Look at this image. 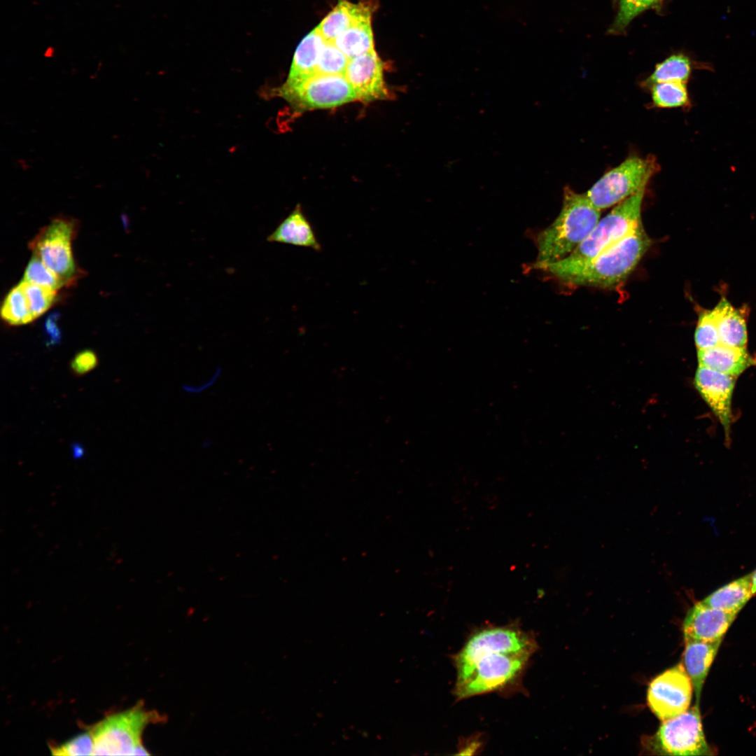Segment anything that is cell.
<instances>
[{
    "instance_id": "cell-28",
    "label": "cell",
    "mask_w": 756,
    "mask_h": 756,
    "mask_svg": "<svg viewBox=\"0 0 756 756\" xmlns=\"http://www.w3.org/2000/svg\"><path fill=\"white\" fill-rule=\"evenodd\" d=\"M34 319L44 314L55 301L57 290L21 281Z\"/></svg>"
},
{
    "instance_id": "cell-2",
    "label": "cell",
    "mask_w": 756,
    "mask_h": 756,
    "mask_svg": "<svg viewBox=\"0 0 756 756\" xmlns=\"http://www.w3.org/2000/svg\"><path fill=\"white\" fill-rule=\"evenodd\" d=\"M650 245L651 240L640 222L628 236L589 260L571 262L561 260L543 270L568 285L614 288L628 278Z\"/></svg>"
},
{
    "instance_id": "cell-6",
    "label": "cell",
    "mask_w": 756,
    "mask_h": 756,
    "mask_svg": "<svg viewBox=\"0 0 756 756\" xmlns=\"http://www.w3.org/2000/svg\"><path fill=\"white\" fill-rule=\"evenodd\" d=\"M658 169L659 165L653 156H629L605 173L585 194L601 211L646 187Z\"/></svg>"
},
{
    "instance_id": "cell-9",
    "label": "cell",
    "mask_w": 756,
    "mask_h": 756,
    "mask_svg": "<svg viewBox=\"0 0 756 756\" xmlns=\"http://www.w3.org/2000/svg\"><path fill=\"white\" fill-rule=\"evenodd\" d=\"M73 219L57 217L42 229L29 244L34 255L66 284L76 273L71 241L76 234Z\"/></svg>"
},
{
    "instance_id": "cell-18",
    "label": "cell",
    "mask_w": 756,
    "mask_h": 756,
    "mask_svg": "<svg viewBox=\"0 0 756 756\" xmlns=\"http://www.w3.org/2000/svg\"><path fill=\"white\" fill-rule=\"evenodd\" d=\"M699 365L737 377L752 363L746 348L734 347L722 344L697 351Z\"/></svg>"
},
{
    "instance_id": "cell-19",
    "label": "cell",
    "mask_w": 756,
    "mask_h": 756,
    "mask_svg": "<svg viewBox=\"0 0 756 756\" xmlns=\"http://www.w3.org/2000/svg\"><path fill=\"white\" fill-rule=\"evenodd\" d=\"M715 309L717 312L720 343L746 348L748 335L745 314L734 308L725 298H722Z\"/></svg>"
},
{
    "instance_id": "cell-27",
    "label": "cell",
    "mask_w": 756,
    "mask_h": 756,
    "mask_svg": "<svg viewBox=\"0 0 756 756\" xmlns=\"http://www.w3.org/2000/svg\"><path fill=\"white\" fill-rule=\"evenodd\" d=\"M22 280L57 291L67 284L35 255L29 260Z\"/></svg>"
},
{
    "instance_id": "cell-30",
    "label": "cell",
    "mask_w": 756,
    "mask_h": 756,
    "mask_svg": "<svg viewBox=\"0 0 756 756\" xmlns=\"http://www.w3.org/2000/svg\"><path fill=\"white\" fill-rule=\"evenodd\" d=\"M54 755H92L94 741L90 729L57 746H50Z\"/></svg>"
},
{
    "instance_id": "cell-8",
    "label": "cell",
    "mask_w": 756,
    "mask_h": 756,
    "mask_svg": "<svg viewBox=\"0 0 756 756\" xmlns=\"http://www.w3.org/2000/svg\"><path fill=\"white\" fill-rule=\"evenodd\" d=\"M278 94L295 109L330 108L357 100L344 75L316 74L294 87L281 85Z\"/></svg>"
},
{
    "instance_id": "cell-31",
    "label": "cell",
    "mask_w": 756,
    "mask_h": 756,
    "mask_svg": "<svg viewBox=\"0 0 756 756\" xmlns=\"http://www.w3.org/2000/svg\"><path fill=\"white\" fill-rule=\"evenodd\" d=\"M98 363L96 354L89 349L78 352L72 359L70 367L74 374L83 375L93 370Z\"/></svg>"
},
{
    "instance_id": "cell-21",
    "label": "cell",
    "mask_w": 756,
    "mask_h": 756,
    "mask_svg": "<svg viewBox=\"0 0 756 756\" xmlns=\"http://www.w3.org/2000/svg\"><path fill=\"white\" fill-rule=\"evenodd\" d=\"M333 42L349 59L374 51L371 21L360 22L349 27Z\"/></svg>"
},
{
    "instance_id": "cell-1",
    "label": "cell",
    "mask_w": 756,
    "mask_h": 756,
    "mask_svg": "<svg viewBox=\"0 0 756 756\" xmlns=\"http://www.w3.org/2000/svg\"><path fill=\"white\" fill-rule=\"evenodd\" d=\"M537 649L531 634L514 626L472 634L454 657V694L461 700L500 691L515 683Z\"/></svg>"
},
{
    "instance_id": "cell-24",
    "label": "cell",
    "mask_w": 756,
    "mask_h": 756,
    "mask_svg": "<svg viewBox=\"0 0 756 756\" xmlns=\"http://www.w3.org/2000/svg\"><path fill=\"white\" fill-rule=\"evenodd\" d=\"M650 88L652 103L656 107H688L690 104L686 83L662 82L653 84Z\"/></svg>"
},
{
    "instance_id": "cell-4",
    "label": "cell",
    "mask_w": 756,
    "mask_h": 756,
    "mask_svg": "<svg viewBox=\"0 0 756 756\" xmlns=\"http://www.w3.org/2000/svg\"><path fill=\"white\" fill-rule=\"evenodd\" d=\"M160 718L140 704L113 713L94 724L90 730L92 755H148L141 736L147 725Z\"/></svg>"
},
{
    "instance_id": "cell-25",
    "label": "cell",
    "mask_w": 756,
    "mask_h": 756,
    "mask_svg": "<svg viewBox=\"0 0 756 756\" xmlns=\"http://www.w3.org/2000/svg\"><path fill=\"white\" fill-rule=\"evenodd\" d=\"M349 59L334 42L325 41L319 54L316 74L344 75Z\"/></svg>"
},
{
    "instance_id": "cell-17",
    "label": "cell",
    "mask_w": 756,
    "mask_h": 756,
    "mask_svg": "<svg viewBox=\"0 0 756 756\" xmlns=\"http://www.w3.org/2000/svg\"><path fill=\"white\" fill-rule=\"evenodd\" d=\"M316 27L307 34L297 47L284 87H294L316 75L319 54L325 43Z\"/></svg>"
},
{
    "instance_id": "cell-3",
    "label": "cell",
    "mask_w": 756,
    "mask_h": 756,
    "mask_svg": "<svg viewBox=\"0 0 756 756\" xmlns=\"http://www.w3.org/2000/svg\"><path fill=\"white\" fill-rule=\"evenodd\" d=\"M600 216L601 211L585 193L565 187L558 216L537 236L538 255L533 267L543 270L568 257L590 234Z\"/></svg>"
},
{
    "instance_id": "cell-33",
    "label": "cell",
    "mask_w": 756,
    "mask_h": 756,
    "mask_svg": "<svg viewBox=\"0 0 756 756\" xmlns=\"http://www.w3.org/2000/svg\"><path fill=\"white\" fill-rule=\"evenodd\" d=\"M752 593L754 595L756 594V570L752 573Z\"/></svg>"
},
{
    "instance_id": "cell-26",
    "label": "cell",
    "mask_w": 756,
    "mask_h": 756,
    "mask_svg": "<svg viewBox=\"0 0 756 756\" xmlns=\"http://www.w3.org/2000/svg\"><path fill=\"white\" fill-rule=\"evenodd\" d=\"M717 320L715 308L699 314L694 332V342L698 350L709 349L720 344Z\"/></svg>"
},
{
    "instance_id": "cell-22",
    "label": "cell",
    "mask_w": 756,
    "mask_h": 756,
    "mask_svg": "<svg viewBox=\"0 0 756 756\" xmlns=\"http://www.w3.org/2000/svg\"><path fill=\"white\" fill-rule=\"evenodd\" d=\"M691 73V64L683 55H673L658 64L652 74L643 82L645 87L662 82L686 83Z\"/></svg>"
},
{
    "instance_id": "cell-12",
    "label": "cell",
    "mask_w": 756,
    "mask_h": 756,
    "mask_svg": "<svg viewBox=\"0 0 756 756\" xmlns=\"http://www.w3.org/2000/svg\"><path fill=\"white\" fill-rule=\"evenodd\" d=\"M344 76L360 101L382 100L389 96L382 62L375 50L350 59Z\"/></svg>"
},
{
    "instance_id": "cell-32",
    "label": "cell",
    "mask_w": 756,
    "mask_h": 756,
    "mask_svg": "<svg viewBox=\"0 0 756 756\" xmlns=\"http://www.w3.org/2000/svg\"><path fill=\"white\" fill-rule=\"evenodd\" d=\"M47 331L50 335V337H51V342H55L59 337V331L57 329L55 324L51 321L49 322V323H47Z\"/></svg>"
},
{
    "instance_id": "cell-14",
    "label": "cell",
    "mask_w": 756,
    "mask_h": 756,
    "mask_svg": "<svg viewBox=\"0 0 756 756\" xmlns=\"http://www.w3.org/2000/svg\"><path fill=\"white\" fill-rule=\"evenodd\" d=\"M375 7V4L370 0L358 4L340 0L316 28L326 41L333 42L349 27L360 22L371 21Z\"/></svg>"
},
{
    "instance_id": "cell-34",
    "label": "cell",
    "mask_w": 756,
    "mask_h": 756,
    "mask_svg": "<svg viewBox=\"0 0 756 756\" xmlns=\"http://www.w3.org/2000/svg\"><path fill=\"white\" fill-rule=\"evenodd\" d=\"M74 454L75 457L79 458L83 454V449L77 446L74 449Z\"/></svg>"
},
{
    "instance_id": "cell-13",
    "label": "cell",
    "mask_w": 756,
    "mask_h": 756,
    "mask_svg": "<svg viewBox=\"0 0 756 756\" xmlns=\"http://www.w3.org/2000/svg\"><path fill=\"white\" fill-rule=\"evenodd\" d=\"M737 614L714 608L700 601L687 612L683 622L684 640L714 641L723 638Z\"/></svg>"
},
{
    "instance_id": "cell-23",
    "label": "cell",
    "mask_w": 756,
    "mask_h": 756,
    "mask_svg": "<svg viewBox=\"0 0 756 756\" xmlns=\"http://www.w3.org/2000/svg\"><path fill=\"white\" fill-rule=\"evenodd\" d=\"M1 316L7 323L13 326L27 324L34 320L20 283L13 287L5 298Z\"/></svg>"
},
{
    "instance_id": "cell-29",
    "label": "cell",
    "mask_w": 756,
    "mask_h": 756,
    "mask_svg": "<svg viewBox=\"0 0 756 756\" xmlns=\"http://www.w3.org/2000/svg\"><path fill=\"white\" fill-rule=\"evenodd\" d=\"M661 0H620L618 13L610 31H622L630 22L643 11L657 4Z\"/></svg>"
},
{
    "instance_id": "cell-7",
    "label": "cell",
    "mask_w": 756,
    "mask_h": 756,
    "mask_svg": "<svg viewBox=\"0 0 756 756\" xmlns=\"http://www.w3.org/2000/svg\"><path fill=\"white\" fill-rule=\"evenodd\" d=\"M645 748L662 755H710L701 723L699 705L663 721L657 732L645 740Z\"/></svg>"
},
{
    "instance_id": "cell-5",
    "label": "cell",
    "mask_w": 756,
    "mask_h": 756,
    "mask_svg": "<svg viewBox=\"0 0 756 756\" xmlns=\"http://www.w3.org/2000/svg\"><path fill=\"white\" fill-rule=\"evenodd\" d=\"M645 188L615 205L598 222L586 239L565 260L571 262L589 260L610 248L633 232L641 221V206Z\"/></svg>"
},
{
    "instance_id": "cell-20",
    "label": "cell",
    "mask_w": 756,
    "mask_h": 756,
    "mask_svg": "<svg viewBox=\"0 0 756 756\" xmlns=\"http://www.w3.org/2000/svg\"><path fill=\"white\" fill-rule=\"evenodd\" d=\"M752 585L750 573L721 587L702 602L710 607L738 614L753 595Z\"/></svg>"
},
{
    "instance_id": "cell-11",
    "label": "cell",
    "mask_w": 756,
    "mask_h": 756,
    "mask_svg": "<svg viewBox=\"0 0 756 756\" xmlns=\"http://www.w3.org/2000/svg\"><path fill=\"white\" fill-rule=\"evenodd\" d=\"M735 377L699 365L694 377L696 388L722 425L727 438L730 430Z\"/></svg>"
},
{
    "instance_id": "cell-10",
    "label": "cell",
    "mask_w": 756,
    "mask_h": 756,
    "mask_svg": "<svg viewBox=\"0 0 756 756\" xmlns=\"http://www.w3.org/2000/svg\"><path fill=\"white\" fill-rule=\"evenodd\" d=\"M693 687L682 663L654 678L648 689L647 701L661 721L673 718L690 707Z\"/></svg>"
},
{
    "instance_id": "cell-16",
    "label": "cell",
    "mask_w": 756,
    "mask_h": 756,
    "mask_svg": "<svg viewBox=\"0 0 756 756\" xmlns=\"http://www.w3.org/2000/svg\"><path fill=\"white\" fill-rule=\"evenodd\" d=\"M267 241L321 251L314 228L299 205L267 236Z\"/></svg>"
},
{
    "instance_id": "cell-15",
    "label": "cell",
    "mask_w": 756,
    "mask_h": 756,
    "mask_svg": "<svg viewBox=\"0 0 756 756\" xmlns=\"http://www.w3.org/2000/svg\"><path fill=\"white\" fill-rule=\"evenodd\" d=\"M722 640V638L714 641L685 640L682 664L692 684L695 704L699 705L703 685Z\"/></svg>"
}]
</instances>
